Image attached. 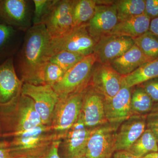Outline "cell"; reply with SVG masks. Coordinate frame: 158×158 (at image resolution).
I'll return each mask as SVG.
<instances>
[{
	"label": "cell",
	"mask_w": 158,
	"mask_h": 158,
	"mask_svg": "<svg viewBox=\"0 0 158 158\" xmlns=\"http://www.w3.org/2000/svg\"><path fill=\"white\" fill-rule=\"evenodd\" d=\"M44 24L33 25L25 33L14 65L23 84L44 85L43 73L48 62L47 52L52 39Z\"/></svg>",
	"instance_id": "cell-1"
},
{
	"label": "cell",
	"mask_w": 158,
	"mask_h": 158,
	"mask_svg": "<svg viewBox=\"0 0 158 158\" xmlns=\"http://www.w3.org/2000/svg\"><path fill=\"white\" fill-rule=\"evenodd\" d=\"M2 138L13 137L42 124L33 100L20 93L8 103L0 106Z\"/></svg>",
	"instance_id": "cell-2"
},
{
	"label": "cell",
	"mask_w": 158,
	"mask_h": 158,
	"mask_svg": "<svg viewBox=\"0 0 158 158\" xmlns=\"http://www.w3.org/2000/svg\"><path fill=\"white\" fill-rule=\"evenodd\" d=\"M65 135L43 124L12 137L9 141L12 158H38L53 142Z\"/></svg>",
	"instance_id": "cell-3"
},
{
	"label": "cell",
	"mask_w": 158,
	"mask_h": 158,
	"mask_svg": "<svg viewBox=\"0 0 158 158\" xmlns=\"http://www.w3.org/2000/svg\"><path fill=\"white\" fill-rule=\"evenodd\" d=\"M97 41L89 34L87 23L73 27L63 36L52 38L47 55L51 57L62 51H69L87 56L93 54Z\"/></svg>",
	"instance_id": "cell-4"
},
{
	"label": "cell",
	"mask_w": 158,
	"mask_h": 158,
	"mask_svg": "<svg viewBox=\"0 0 158 158\" xmlns=\"http://www.w3.org/2000/svg\"><path fill=\"white\" fill-rule=\"evenodd\" d=\"M85 89L59 97L54 109L51 126L55 132L65 135L78 120L81 112Z\"/></svg>",
	"instance_id": "cell-5"
},
{
	"label": "cell",
	"mask_w": 158,
	"mask_h": 158,
	"mask_svg": "<svg viewBox=\"0 0 158 158\" xmlns=\"http://www.w3.org/2000/svg\"><path fill=\"white\" fill-rule=\"evenodd\" d=\"M96 57L92 54L65 73L60 81L52 86L59 97L66 96L85 89L89 85Z\"/></svg>",
	"instance_id": "cell-6"
},
{
	"label": "cell",
	"mask_w": 158,
	"mask_h": 158,
	"mask_svg": "<svg viewBox=\"0 0 158 158\" xmlns=\"http://www.w3.org/2000/svg\"><path fill=\"white\" fill-rule=\"evenodd\" d=\"M32 1L0 0V23L25 33L33 26Z\"/></svg>",
	"instance_id": "cell-7"
},
{
	"label": "cell",
	"mask_w": 158,
	"mask_h": 158,
	"mask_svg": "<svg viewBox=\"0 0 158 158\" xmlns=\"http://www.w3.org/2000/svg\"><path fill=\"white\" fill-rule=\"evenodd\" d=\"M119 125L107 122L91 130L86 158H112L115 148V136Z\"/></svg>",
	"instance_id": "cell-8"
},
{
	"label": "cell",
	"mask_w": 158,
	"mask_h": 158,
	"mask_svg": "<svg viewBox=\"0 0 158 158\" xmlns=\"http://www.w3.org/2000/svg\"><path fill=\"white\" fill-rule=\"evenodd\" d=\"M21 92L33 100L42 124L51 126L54 109L59 98L52 87L48 85L23 84Z\"/></svg>",
	"instance_id": "cell-9"
},
{
	"label": "cell",
	"mask_w": 158,
	"mask_h": 158,
	"mask_svg": "<svg viewBox=\"0 0 158 158\" xmlns=\"http://www.w3.org/2000/svg\"><path fill=\"white\" fill-rule=\"evenodd\" d=\"M123 77L114 70L109 63L96 62L94 66L89 84L94 90L110 100L121 88Z\"/></svg>",
	"instance_id": "cell-10"
},
{
	"label": "cell",
	"mask_w": 158,
	"mask_h": 158,
	"mask_svg": "<svg viewBox=\"0 0 158 158\" xmlns=\"http://www.w3.org/2000/svg\"><path fill=\"white\" fill-rule=\"evenodd\" d=\"M73 0H56L43 24L52 38L63 36L73 28Z\"/></svg>",
	"instance_id": "cell-11"
},
{
	"label": "cell",
	"mask_w": 158,
	"mask_h": 158,
	"mask_svg": "<svg viewBox=\"0 0 158 158\" xmlns=\"http://www.w3.org/2000/svg\"><path fill=\"white\" fill-rule=\"evenodd\" d=\"M134 39L127 36L106 35L98 39L93 54L97 62L109 63L121 56L135 45Z\"/></svg>",
	"instance_id": "cell-12"
},
{
	"label": "cell",
	"mask_w": 158,
	"mask_h": 158,
	"mask_svg": "<svg viewBox=\"0 0 158 158\" xmlns=\"http://www.w3.org/2000/svg\"><path fill=\"white\" fill-rule=\"evenodd\" d=\"M91 130L85 126L81 112L78 120L62 138L60 146H62L64 158L85 156Z\"/></svg>",
	"instance_id": "cell-13"
},
{
	"label": "cell",
	"mask_w": 158,
	"mask_h": 158,
	"mask_svg": "<svg viewBox=\"0 0 158 158\" xmlns=\"http://www.w3.org/2000/svg\"><path fill=\"white\" fill-rule=\"evenodd\" d=\"M84 123L93 129L108 122L105 110V99L90 85L85 88L81 110Z\"/></svg>",
	"instance_id": "cell-14"
},
{
	"label": "cell",
	"mask_w": 158,
	"mask_h": 158,
	"mask_svg": "<svg viewBox=\"0 0 158 158\" xmlns=\"http://www.w3.org/2000/svg\"><path fill=\"white\" fill-rule=\"evenodd\" d=\"M118 22L114 2L112 4H97L94 14L87 23V29L98 41L101 37L110 34Z\"/></svg>",
	"instance_id": "cell-15"
},
{
	"label": "cell",
	"mask_w": 158,
	"mask_h": 158,
	"mask_svg": "<svg viewBox=\"0 0 158 158\" xmlns=\"http://www.w3.org/2000/svg\"><path fill=\"white\" fill-rule=\"evenodd\" d=\"M131 89L126 85L123 78L121 88L117 94L110 100H105V114L108 122L120 125L133 115L131 108Z\"/></svg>",
	"instance_id": "cell-16"
},
{
	"label": "cell",
	"mask_w": 158,
	"mask_h": 158,
	"mask_svg": "<svg viewBox=\"0 0 158 158\" xmlns=\"http://www.w3.org/2000/svg\"><path fill=\"white\" fill-rule=\"evenodd\" d=\"M146 129V116L133 115L123 122L115 136L116 151L128 150Z\"/></svg>",
	"instance_id": "cell-17"
},
{
	"label": "cell",
	"mask_w": 158,
	"mask_h": 158,
	"mask_svg": "<svg viewBox=\"0 0 158 158\" xmlns=\"http://www.w3.org/2000/svg\"><path fill=\"white\" fill-rule=\"evenodd\" d=\"M14 58L0 65V106L8 103L21 91L23 83L15 70Z\"/></svg>",
	"instance_id": "cell-18"
},
{
	"label": "cell",
	"mask_w": 158,
	"mask_h": 158,
	"mask_svg": "<svg viewBox=\"0 0 158 158\" xmlns=\"http://www.w3.org/2000/svg\"><path fill=\"white\" fill-rule=\"evenodd\" d=\"M24 34L0 23V65L14 58L22 44Z\"/></svg>",
	"instance_id": "cell-19"
},
{
	"label": "cell",
	"mask_w": 158,
	"mask_h": 158,
	"mask_svg": "<svg viewBox=\"0 0 158 158\" xmlns=\"http://www.w3.org/2000/svg\"><path fill=\"white\" fill-rule=\"evenodd\" d=\"M135 44L126 52L109 63L117 73L123 77L132 73L144 63L152 61Z\"/></svg>",
	"instance_id": "cell-20"
},
{
	"label": "cell",
	"mask_w": 158,
	"mask_h": 158,
	"mask_svg": "<svg viewBox=\"0 0 158 158\" xmlns=\"http://www.w3.org/2000/svg\"><path fill=\"white\" fill-rule=\"evenodd\" d=\"M151 19L145 13L119 21L108 35L137 38L149 31Z\"/></svg>",
	"instance_id": "cell-21"
},
{
	"label": "cell",
	"mask_w": 158,
	"mask_h": 158,
	"mask_svg": "<svg viewBox=\"0 0 158 158\" xmlns=\"http://www.w3.org/2000/svg\"><path fill=\"white\" fill-rule=\"evenodd\" d=\"M158 77V58L144 63L132 73L123 77L126 85L130 88Z\"/></svg>",
	"instance_id": "cell-22"
},
{
	"label": "cell",
	"mask_w": 158,
	"mask_h": 158,
	"mask_svg": "<svg viewBox=\"0 0 158 158\" xmlns=\"http://www.w3.org/2000/svg\"><path fill=\"white\" fill-rule=\"evenodd\" d=\"M98 1L73 0L72 15L73 27L87 23L94 14Z\"/></svg>",
	"instance_id": "cell-23"
},
{
	"label": "cell",
	"mask_w": 158,
	"mask_h": 158,
	"mask_svg": "<svg viewBox=\"0 0 158 158\" xmlns=\"http://www.w3.org/2000/svg\"><path fill=\"white\" fill-rule=\"evenodd\" d=\"M127 151L136 157H143L151 153L158 152L157 141L152 132L146 129Z\"/></svg>",
	"instance_id": "cell-24"
},
{
	"label": "cell",
	"mask_w": 158,
	"mask_h": 158,
	"mask_svg": "<svg viewBox=\"0 0 158 158\" xmlns=\"http://www.w3.org/2000/svg\"><path fill=\"white\" fill-rule=\"evenodd\" d=\"M155 104L142 87H138L132 91L131 108L133 115L146 116L153 110Z\"/></svg>",
	"instance_id": "cell-25"
},
{
	"label": "cell",
	"mask_w": 158,
	"mask_h": 158,
	"mask_svg": "<svg viewBox=\"0 0 158 158\" xmlns=\"http://www.w3.org/2000/svg\"><path fill=\"white\" fill-rule=\"evenodd\" d=\"M118 22L144 14L145 0H118L114 2Z\"/></svg>",
	"instance_id": "cell-26"
},
{
	"label": "cell",
	"mask_w": 158,
	"mask_h": 158,
	"mask_svg": "<svg viewBox=\"0 0 158 158\" xmlns=\"http://www.w3.org/2000/svg\"><path fill=\"white\" fill-rule=\"evenodd\" d=\"M135 44L151 60L158 58V37L149 31L134 38Z\"/></svg>",
	"instance_id": "cell-27"
},
{
	"label": "cell",
	"mask_w": 158,
	"mask_h": 158,
	"mask_svg": "<svg viewBox=\"0 0 158 158\" xmlns=\"http://www.w3.org/2000/svg\"><path fill=\"white\" fill-rule=\"evenodd\" d=\"M85 57L80 54L64 51L55 54L50 58L48 61L58 65L66 72Z\"/></svg>",
	"instance_id": "cell-28"
},
{
	"label": "cell",
	"mask_w": 158,
	"mask_h": 158,
	"mask_svg": "<svg viewBox=\"0 0 158 158\" xmlns=\"http://www.w3.org/2000/svg\"><path fill=\"white\" fill-rule=\"evenodd\" d=\"M33 25L43 24L44 21L52 8L56 0H34Z\"/></svg>",
	"instance_id": "cell-29"
},
{
	"label": "cell",
	"mask_w": 158,
	"mask_h": 158,
	"mask_svg": "<svg viewBox=\"0 0 158 158\" xmlns=\"http://www.w3.org/2000/svg\"><path fill=\"white\" fill-rule=\"evenodd\" d=\"M65 72L58 65L48 62L44 67L43 80L44 85L51 86L60 81L65 74Z\"/></svg>",
	"instance_id": "cell-30"
},
{
	"label": "cell",
	"mask_w": 158,
	"mask_h": 158,
	"mask_svg": "<svg viewBox=\"0 0 158 158\" xmlns=\"http://www.w3.org/2000/svg\"><path fill=\"white\" fill-rule=\"evenodd\" d=\"M139 85L144 89L155 105H158V77L151 79Z\"/></svg>",
	"instance_id": "cell-31"
},
{
	"label": "cell",
	"mask_w": 158,
	"mask_h": 158,
	"mask_svg": "<svg viewBox=\"0 0 158 158\" xmlns=\"http://www.w3.org/2000/svg\"><path fill=\"white\" fill-rule=\"evenodd\" d=\"M146 127L155 136L158 143V105H155L154 108L146 116Z\"/></svg>",
	"instance_id": "cell-32"
},
{
	"label": "cell",
	"mask_w": 158,
	"mask_h": 158,
	"mask_svg": "<svg viewBox=\"0 0 158 158\" xmlns=\"http://www.w3.org/2000/svg\"><path fill=\"white\" fill-rule=\"evenodd\" d=\"M62 139H58L53 142L45 152L38 158H60L59 148Z\"/></svg>",
	"instance_id": "cell-33"
},
{
	"label": "cell",
	"mask_w": 158,
	"mask_h": 158,
	"mask_svg": "<svg viewBox=\"0 0 158 158\" xmlns=\"http://www.w3.org/2000/svg\"><path fill=\"white\" fill-rule=\"evenodd\" d=\"M144 13L151 19L158 17V0H145Z\"/></svg>",
	"instance_id": "cell-34"
},
{
	"label": "cell",
	"mask_w": 158,
	"mask_h": 158,
	"mask_svg": "<svg viewBox=\"0 0 158 158\" xmlns=\"http://www.w3.org/2000/svg\"><path fill=\"white\" fill-rule=\"evenodd\" d=\"M0 158H13L9 146V141H0Z\"/></svg>",
	"instance_id": "cell-35"
},
{
	"label": "cell",
	"mask_w": 158,
	"mask_h": 158,
	"mask_svg": "<svg viewBox=\"0 0 158 158\" xmlns=\"http://www.w3.org/2000/svg\"><path fill=\"white\" fill-rule=\"evenodd\" d=\"M112 158H138L127 151H117L114 153Z\"/></svg>",
	"instance_id": "cell-36"
},
{
	"label": "cell",
	"mask_w": 158,
	"mask_h": 158,
	"mask_svg": "<svg viewBox=\"0 0 158 158\" xmlns=\"http://www.w3.org/2000/svg\"><path fill=\"white\" fill-rule=\"evenodd\" d=\"M149 31L158 37V17L151 20Z\"/></svg>",
	"instance_id": "cell-37"
},
{
	"label": "cell",
	"mask_w": 158,
	"mask_h": 158,
	"mask_svg": "<svg viewBox=\"0 0 158 158\" xmlns=\"http://www.w3.org/2000/svg\"><path fill=\"white\" fill-rule=\"evenodd\" d=\"M141 158H158V152L151 153Z\"/></svg>",
	"instance_id": "cell-38"
},
{
	"label": "cell",
	"mask_w": 158,
	"mask_h": 158,
	"mask_svg": "<svg viewBox=\"0 0 158 158\" xmlns=\"http://www.w3.org/2000/svg\"><path fill=\"white\" fill-rule=\"evenodd\" d=\"M2 138V127L0 123V138Z\"/></svg>",
	"instance_id": "cell-39"
},
{
	"label": "cell",
	"mask_w": 158,
	"mask_h": 158,
	"mask_svg": "<svg viewBox=\"0 0 158 158\" xmlns=\"http://www.w3.org/2000/svg\"><path fill=\"white\" fill-rule=\"evenodd\" d=\"M74 158H86V157H85V156H82L77 157Z\"/></svg>",
	"instance_id": "cell-40"
},
{
	"label": "cell",
	"mask_w": 158,
	"mask_h": 158,
	"mask_svg": "<svg viewBox=\"0 0 158 158\" xmlns=\"http://www.w3.org/2000/svg\"><path fill=\"white\" fill-rule=\"evenodd\" d=\"M15 158H26L25 157H17Z\"/></svg>",
	"instance_id": "cell-41"
}]
</instances>
